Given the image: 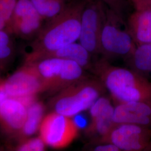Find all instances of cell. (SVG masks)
Instances as JSON below:
<instances>
[{
    "label": "cell",
    "mask_w": 151,
    "mask_h": 151,
    "mask_svg": "<svg viewBox=\"0 0 151 151\" xmlns=\"http://www.w3.org/2000/svg\"><path fill=\"white\" fill-rule=\"evenodd\" d=\"M91 55V54L81 44L75 42L43 54L35 61L48 58H57L73 61L78 63L85 70L88 69L91 70L93 63Z\"/></svg>",
    "instance_id": "cell-14"
},
{
    "label": "cell",
    "mask_w": 151,
    "mask_h": 151,
    "mask_svg": "<svg viewBox=\"0 0 151 151\" xmlns=\"http://www.w3.org/2000/svg\"><path fill=\"white\" fill-rule=\"evenodd\" d=\"M135 43L128 27L116 17L105 18L100 37V52L105 59L123 58L128 60L133 53Z\"/></svg>",
    "instance_id": "cell-5"
},
{
    "label": "cell",
    "mask_w": 151,
    "mask_h": 151,
    "mask_svg": "<svg viewBox=\"0 0 151 151\" xmlns=\"http://www.w3.org/2000/svg\"><path fill=\"white\" fill-rule=\"evenodd\" d=\"M105 17L93 7L82 11L79 43L91 54L100 52V37Z\"/></svg>",
    "instance_id": "cell-10"
},
{
    "label": "cell",
    "mask_w": 151,
    "mask_h": 151,
    "mask_svg": "<svg viewBox=\"0 0 151 151\" xmlns=\"http://www.w3.org/2000/svg\"><path fill=\"white\" fill-rule=\"evenodd\" d=\"M43 19L30 0H17L7 29L21 38H32L40 32Z\"/></svg>",
    "instance_id": "cell-8"
},
{
    "label": "cell",
    "mask_w": 151,
    "mask_h": 151,
    "mask_svg": "<svg viewBox=\"0 0 151 151\" xmlns=\"http://www.w3.org/2000/svg\"><path fill=\"white\" fill-rule=\"evenodd\" d=\"M30 1L43 19L53 18L64 8L63 0H30Z\"/></svg>",
    "instance_id": "cell-18"
},
{
    "label": "cell",
    "mask_w": 151,
    "mask_h": 151,
    "mask_svg": "<svg viewBox=\"0 0 151 151\" xmlns=\"http://www.w3.org/2000/svg\"><path fill=\"white\" fill-rule=\"evenodd\" d=\"M7 23L4 20L0 18V31L5 30L6 29H7Z\"/></svg>",
    "instance_id": "cell-24"
},
{
    "label": "cell",
    "mask_w": 151,
    "mask_h": 151,
    "mask_svg": "<svg viewBox=\"0 0 151 151\" xmlns=\"http://www.w3.org/2000/svg\"><path fill=\"white\" fill-rule=\"evenodd\" d=\"M91 70L118 104L151 101V82L134 70L113 65L104 58L93 62Z\"/></svg>",
    "instance_id": "cell-1"
},
{
    "label": "cell",
    "mask_w": 151,
    "mask_h": 151,
    "mask_svg": "<svg viewBox=\"0 0 151 151\" xmlns=\"http://www.w3.org/2000/svg\"><path fill=\"white\" fill-rule=\"evenodd\" d=\"M148 4H150V6H149V8L151 9V0H148V3H147V5H148Z\"/></svg>",
    "instance_id": "cell-26"
},
{
    "label": "cell",
    "mask_w": 151,
    "mask_h": 151,
    "mask_svg": "<svg viewBox=\"0 0 151 151\" xmlns=\"http://www.w3.org/2000/svg\"><path fill=\"white\" fill-rule=\"evenodd\" d=\"M146 151H151V139L150 142V143L148 145V146L146 149Z\"/></svg>",
    "instance_id": "cell-25"
},
{
    "label": "cell",
    "mask_w": 151,
    "mask_h": 151,
    "mask_svg": "<svg viewBox=\"0 0 151 151\" xmlns=\"http://www.w3.org/2000/svg\"><path fill=\"white\" fill-rule=\"evenodd\" d=\"M42 82L43 91L60 92L86 77L85 70L73 61L48 58L31 63Z\"/></svg>",
    "instance_id": "cell-4"
},
{
    "label": "cell",
    "mask_w": 151,
    "mask_h": 151,
    "mask_svg": "<svg viewBox=\"0 0 151 151\" xmlns=\"http://www.w3.org/2000/svg\"><path fill=\"white\" fill-rule=\"evenodd\" d=\"M88 151H122L116 146L110 143L100 142V143L93 147Z\"/></svg>",
    "instance_id": "cell-22"
},
{
    "label": "cell",
    "mask_w": 151,
    "mask_h": 151,
    "mask_svg": "<svg viewBox=\"0 0 151 151\" xmlns=\"http://www.w3.org/2000/svg\"><path fill=\"white\" fill-rule=\"evenodd\" d=\"M115 124H133L151 127V101L119 103L114 107Z\"/></svg>",
    "instance_id": "cell-11"
},
{
    "label": "cell",
    "mask_w": 151,
    "mask_h": 151,
    "mask_svg": "<svg viewBox=\"0 0 151 151\" xmlns=\"http://www.w3.org/2000/svg\"><path fill=\"white\" fill-rule=\"evenodd\" d=\"M44 111L43 104L37 100L27 108V118L22 129L25 135H32L39 128Z\"/></svg>",
    "instance_id": "cell-17"
},
{
    "label": "cell",
    "mask_w": 151,
    "mask_h": 151,
    "mask_svg": "<svg viewBox=\"0 0 151 151\" xmlns=\"http://www.w3.org/2000/svg\"><path fill=\"white\" fill-rule=\"evenodd\" d=\"M114 111L109 99L104 96L99 97L90 108L91 122L88 132L100 138L106 135L116 125L113 121Z\"/></svg>",
    "instance_id": "cell-12"
},
{
    "label": "cell",
    "mask_w": 151,
    "mask_h": 151,
    "mask_svg": "<svg viewBox=\"0 0 151 151\" xmlns=\"http://www.w3.org/2000/svg\"><path fill=\"white\" fill-rule=\"evenodd\" d=\"M9 97L36 96L43 91L42 82L32 65L25 63L2 83Z\"/></svg>",
    "instance_id": "cell-9"
},
{
    "label": "cell",
    "mask_w": 151,
    "mask_h": 151,
    "mask_svg": "<svg viewBox=\"0 0 151 151\" xmlns=\"http://www.w3.org/2000/svg\"><path fill=\"white\" fill-rule=\"evenodd\" d=\"M82 13L77 7H64L50 19L33 41L25 63L32 62L43 54L76 42L80 34Z\"/></svg>",
    "instance_id": "cell-2"
},
{
    "label": "cell",
    "mask_w": 151,
    "mask_h": 151,
    "mask_svg": "<svg viewBox=\"0 0 151 151\" xmlns=\"http://www.w3.org/2000/svg\"><path fill=\"white\" fill-rule=\"evenodd\" d=\"M8 97L9 96L6 92L2 83H0V106Z\"/></svg>",
    "instance_id": "cell-23"
},
{
    "label": "cell",
    "mask_w": 151,
    "mask_h": 151,
    "mask_svg": "<svg viewBox=\"0 0 151 151\" xmlns=\"http://www.w3.org/2000/svg\"><path fill=\"white\" fill-rule=\"evenodd\" d=\"M27 108L17 98L7 97L0 106V120L12 129H22Z\"/></svg>",
    "instance_id": "cell-13"
},
{
    "label": "cell",
    "mask_w": 151,
    "mask_h": 151,
    "mask_svg": "<svg viewBox=\"0 0 151 151\" xmlns=\"http://www.w3.org/2000/svg\"><path fill=\"white\" fill-rule=\"evenodd\" d=\"M105 88L99 79L86 77L58 92L51 100V106L54 112L71 118L90 109Z\"/></svg>",
    "instance_id": "cell-3"
},
{
    "label": "cell",
    "mask_w": 151,
    "mask_h": 151,
    "mask_svg": "<svg viewBox=\"0 0 151 151\" xmlns=\"http://www.w3.org/2000/svg\"><path fill=\"white\" fill-rule=\"evenodd\" d=\"M101 142L110 143L122 151H146L151 139V127L137 124H116Z\"/></svg>",
    "instance_id": "cell-7"
},
{
    "label": "cell",
    "mask_w": 151,
    "mask_h": 151,
    "mask_svg": "<svg viewBox=\"0 0 151 151\" xmlns=\"http://www.w3.org/2000/svg\"><path fill=\"white\" fill-rule=\"evenodd\" d=\"M127 27L135 43H151V9L139 10L130 16Z\"/></svg>",
    "instance_id": "cell-15"
},
{
    "label": "cell",
    "mask_w": 151,
    "mask_h": 151,
    "mask_svg": "<svg viewBox=\"0 0 151 151\" xmlns=\"http://www.w3.org/2000/svg\"><path fill=\"white\" fill-rule=\"evenodd\" d=\"M127 60L137 73H151V43L138 45Z\"/></svg>",
    "instance_id": "cell-16"
},
{
    "label": "cell",
    "mask_w": 151,
    "mask_h": 151,
    "mask_svg": "<svg viewBox=\"0 0 151 151\" xmlns=\"http://www.w3.org/2000/svg\"><path fill=\"white\" fill-rule=\"evenodd\" d=\"M16 1L17 0H0V18L4 20L8 25L14 11Z\"/></svg>",
    "instance_id": "cell-20"
},
{
    "label": "cell",
    "mask_w": 151,
    "mask_h": 151,
    "mask_svg": "<svg viewBox=\"0 0 151 151\" xmlns=\"http://www.w3.org/2000/svg\"><path fill=\"white\" fill-rule=\"evenodd\" d=\"M78 129L70 118L55 112L47 115L39 127L40 138L54 149L68 146L77 137Z\"/></svg>",
    "instance_id": "cell-6"
},
{
    "label": "cell",
    "mask_w": 151,
    "mask_h": 151,
    "mask_svg": "<svg viewBox=\"0 0 151 151\" xmlns=\"http://www.w3.org/2000/svg\"><path fill=\"white\" fill-rule=\"evenodd\" d=\"M44 143L40 138H33L23 143L17 151H45Z\"/></svg>",
    "instance_id": "cell-21"
},
{
    "label": "cell",
    "mask_w": 151,
    "mask_h": 151,
    "mask_svg": "<svg viewBox=\"0 0 151 151\" xmlns=\"http://www.w3.org/2000/svg\"><path fill=\"white\" fill-rule=\"evenodd\" d=\"M14 53V47L9 33L6 30L0 31V67L9 64Z\"/></svg>",
    "instance_id": "cell-19"
}]
</instances>
